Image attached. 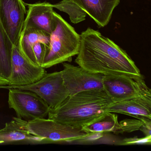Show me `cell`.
Returning <instances> with one entry per match:
<instances>
[{
    "label": "cell",
    "instance_id": "cell-1",
    "mask_svg": "<svg viewBox=\"0 0 151 151\" xmlns=\"http://www.w3.org/2000/svg\"><path fill=\"white\" fill-rule=\"evenodd\" d=\"M80 35V49L75 60L78 66L104 75L141 74L127 52L98 31L88 27Z\"/></svg>",
    "mask_w": 151,
    "mask_h": 151
},
{
    "label": "cell",
    "instance_id": "cell-2",
    "mask_svg": "<svg viewBox=\"0 0 151 151\" xmlns=\"http://www.w3.org/2000/svg\"><path fill=\"white\" fill-rule=\"evenodd\" d=\"M112 103L104 89L82 91L69 96L57 107L50 109L48 118L82 128L108 112L107 108Z\"/></svg>",
    "mask_w": 151,
    "mask_h": 151
},
{
    "label": "cell",
    "instance_id": "cell-3",
    "mask_svg": "<svg viewBox=\"0 0 151 151\" xmlns=\"http://www.w3.org/2000/svg\"><path fill=\"white\" fill-rule=\"evenodd\" d=\"M54 26L49 47L42 67L48 68L65 62H71L79 53L81 35L59 14L54 12Z\"/></svg>",
    "mask_w": 151,
    "mask_h": 151
},
{
    "label": "cell",
    "instance_id": "cell-4",
    "mask_svg": "<svg viewBox=\"0 0 151 151\" xmlns=\"http://www.w3.org/2000/svg\"><path fill=\"white\" fill-rule=\"evenodd\" d=\"M13 119L33 135L42 138L45 143L82 140L91 135L85 133L81 128L68 126L51 119L26 121L14 117Z\"/></svg>",
    "mask_w": 151,
    "mask_h": 151
},
{
    "label": "cell",
    "instance_id": "cell-5",
    "mask_svg": "<svg viewBox=\"0 0 151 151\" xmlns=\"http://www.w3.org/2000/svg\"><path fill=\"white\" fill-rule=\"evenodd\" d=\"M103 85L113 103L151 93L142 74H106L103 77Z\"/></svg>",
    "mask_w": 151,
    "mask_h": 151
},
{
    "label": "cell",
    "instance_id": "cell-6",
    "mask_svg": "<svg viewBox=\"0 0 151 151\" xmlns=\"http://www.w3.org/2000/svg\"><path fill=\"white\" fill-rule=\"evenodd\" d=\"M8 103L17 117L28 121L46 118L50 108L46 102L32 91L9 88Z\"/></svg>",
    "mask_w": 151,
    "mask_h": 151
},
{
    "label": "cell",
    "instance_id": "cell-7",
    "mask_svg": "<svg viewBox=\"0 0 151 151\" xmlns=\"http://www.w3.org/2000/svg\"><path fill=\"white\" fill-rule=\"evenodd\" d=\"M11 88L32 91L42 98L50 109L59 105L70 96L64 84L60 72L47 73L33 84L20 87L0 86V88Z\"/></svg>",
    "mask_w": 151,
    "mask_h": 151
},
{
    "label": "cell",
    "instance_id": "cell-8",
    "mask_svg": "<svg viewBox=\"0 0 151 151\" xmlns=\"http://www.w3.org/2000/svg\"><path fill=\"white\" fill-rule=\"evenodd\" d=\"M61 71L64 84L70 96L79 92L95 89H104L103 79L104 74L90 72L83 67L63 63Z\"/></svg>",
    "mask_w": 151,
    "mask_h": 151
},
{
    "label": "cell",
    "instance_id": "cell-9",
    "mask_svg": "<svg viewBox=\"0 0 151 151\" xmlns=\"http://www.w3.org/2000/svg\"><path fill=\"white\" fill-rule=\"evenodd\" d=\"M11 75L9 87L27 86L40 80L47 74L45 68L30 61L19 46H13L12 51Z\"/></svg>",
    "mask_w": 151,
    "mask_h": 151
},
{
    "label": "cell",
    "instance_id": "cell-10",
    "mask_svg": "<svg viewBox=\"0 0 151 151\" xmlns=\"http://www.w3.org/2000/svg\"><path fill=\"white\" fill-rule=\"evenodd\" d=\"M26 13L23 0H0V20L13 46H18Z\"/></svg>",
    "mask_w": 151,
    "mask_h": 151
},
{
    "label": "cell",
    "instance_id": "cell-11",
    "mask_svg": "<svg viewBox=\"0 0 151 151\" xmlns=\"http://www.w3.org/2000/svg\"><path fill=\"white\" fill-rule=\"evenodd\" d=\"M50 35L32 27L24 28L19 46L24 56L35 64L41 66L49 47Z\"/></svg>",
    "mask_w": 151,
    "mask_h": 151
},
{
    "label": "cell",
    "instance_id": "cell-12",
    "mask_svg": "<svg viewBox=\"0 0 151 151\" xmlns=\"http://www.w3.org/2000/svg\"><path fill=\"white\" fill-rule=\"evenodd\" d=\"M108 112L121 113L141 120L151 119V93L112 103Z\"/></svg>",
    "mask_w": 151,
    "mask_h": 151
},
{
    "label": "cell",
    "instance_id": "cell-13",
    "mask_svg": "<svg viewBox=\"0 0 151 151\" xmlns=\"http://www.w3.org/2000/svg\"><path fill=\"white\" fill-rule=\"evenodd\" d=\"M53 8L47 2L28 4L23 28L32 27L51 34L54 26Z\"/></svg>",
    "mask_w": 151,
    "mask_h": 151
},
{
    "label": "cell",
    "instance_id": "cell-14",
    "mask_svg": "<svg viewBox=\"0 0 151 151\" xmlns=\"http://www.w3.org/2000/svg\"><path fill=\"white\" fill-rule=\"evenodd\" d=\"M89 15L98 25L104 27L109 23L113 12L120 0H72Z\"/></svg>",
    "mask_w": 151,
    "mask_h": 151
},
{
    "label": "cell",
    "instance_id": "cell-15",
    "mask_svg": "<svg viewBox=\"0 0 151 151\" xmlns=\"http://www.w3.org/2000/svg\"><path fill=\"white\" fill-rule=\"evenodd\" d=\"M12 47L0 20V86H9V84Z\"/></svg>",
    "mask_w": 151,
    "mask_h": 151
},
{
    "label": "cell",
    "instance_id": "cell-16",
    "mask_svg": "<svg viewBox=\"0 0 151 151\" xmlns=\"http://www.w3.org/2000/svg\"><path fill=\"white\" fill-rule=\"evenodd\" d=\"M16 142L45 143L42 138L33 135L13 120L6 123L4 127L0 129V144Z\"/></svg>",
    "mask_w": 151,
    "mask_h": 151
},
{
    "label": "cell",
    "instance_id": "cell-17",
    "mask_svg": "<svg viewBox=\"0 0 151 151\" xmlns=\"http://www.w3.org/2000/svg\"><path fill=\"white\" fill-rule=\"evenodd\" d=\"M85 133L90 134L113 132L122 134L118 117L113 113L107 112L82 128Z\"/></svg>",
    "mask_w": 151,
    "mask_h": 151
},
{
    "label": "cell",
    "instance_id": "cell-18",
    "mask_svg": "<svg viewBox=\"0 0 151 151\" xmlns=\"http://www.w3.org/2000/svg\"><path fill=\"white\" fill-rule=\"evenodd\" d=\"M53 8L65 12L69 15L71 21L77 24L85 20L87 13L72 0H63L58 3L52 4Z\"/></svg>",
    "mask_w": 151,
    "mask_h": 151
},
{
    "label": "cell",
    "instance_id": "cell-19",
    "mask_svg": "<svg viewBox=\"0 0 151 151\" xmlns=\"http://www.w3.org/2000/svg\"><path fill=\"white\" fill-rule=\"evenodd\" d=\"M122 133L124 132L131 133L133 131L139 130L143 124L141 120L125 119L119 122Z\"/></svg>",
    "mask_w": 151,
    "mask_h": 151
},
{
    "label": "cell",
    "instance_id": "cell-20",
    "mask_svg": "<svg viewBox=\"0 0 151 151\" xmlns=\"http://www.w3.org/2000/svg\"><path fill=\"white\" fill-rule=\"evenodd\" d=\"M150 144L151 136L145 137L142 138H126L119 143L120 145H130V144Z\"/></svg>",
    "mask_w": 151,
    "mask_h": 151
},
{
    "label": "cell",
    "instance_id": "cell-21",
    "mask_svg": "<svg viewBox=\"0 0 151 151\" xmlns=\"http://www.w3.org/2000/svg\"><path fill=\"white\" fill-rule=\"evenodd\" d=\"M143 124L140 127L139 130L142 131L145 137L151 136V119L150 118H146L143 120Z\"/></svg>",
    "mask_w": 151,
    "mask_h": 151
}]
</instances>
